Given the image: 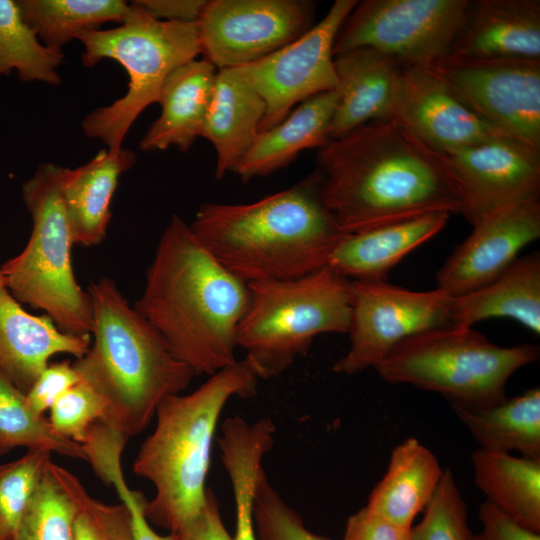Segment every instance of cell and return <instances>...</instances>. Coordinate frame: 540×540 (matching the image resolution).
<instances>
[{
  "instance_id": "obj_1",
  "label": "cell",
  "mask_w": 540,
  "mask_h": 540,
  "mask_svg": "<svg viewBox=\"0 0 540 540\" xmlns=\"http://www.w3.org/2000/svg\"><path fill=\"white\" fill-rule=\"evenodd\" d=\"M318 164L323 202L346 234L429 213H466L446 156L396 119L328 141Z\"/></svg>"
},
{
  "instance_id": "obj_2",
  "label": "cell",
  "mask_w": 540,
  "mask_h": 540,
  "mask_svg": "<svg viewBox=\"0 0 540 540\" xmlns=\"http://www.w3.org/2000/svg\"><path fill=\"white\" fill-rule=\"evenodd\" d=\"M246 281L228 270L173 214L147 268L135 310L194 375L210 376L238 360L236 334L248 309Z\"/></svg>"
},
{
  "instance_id": "obj_3",
  "label": "cell",
  "mask_w": 540,
  "mask_h": 540,
  "mask_svg": "<svg viewBox=\"0 0 540 540\" xmlns=\"http://www.w3.org/2000/svg\"><path fill=\"white\" fill-rule=\"evenodd\" d=\"M189 225L203 246L247 283L295 279L327 266L346 235L323 202L318 169L252 203H204Z\"/></svg>"
},
{
  "instance_id": "obj_4",
  "label": "cell",
  "mask_w": 540,
  "mask_h": 540,
  "mask_svg": "<svg viewBox=\"0 0 540 540\" xmlns=\"http://www.w3.org/2000/svg\"><path fill=\"white\" fill-rule=\"evenodd\" d=\"M258 381L243 358L208 376L194 391L170 395L158 405L155 428L132 466L155 490L144 510L151 525L176 533L202 511L222 412L233 398L253 397Z\"/></svg>"
},
{
  "instance_id": "obj_5",
  "label": "cell",
  "mask_w": 540,
  "mask_h": 540,
  "mask_svg": "<svg viewBox=\"0 0 540 540\" xmlns=\"http://www.w3.org/2000/svg\"><path fill=\"white\" fill-rule=\"evenodd\" d=\"M87 292L93 340L73 365L107 403L101 422L129 439L147 427L163 399L184 391L195 375L113 279L102 277Z\"/></svg>"
},
{
  "instance_id": "obj_6",
  "label": "cell",
  "mask_w": 540,
  "mask_h": 540,
  "mask_svg": "<svg viewBox=\"0 0 540 540\" xmlns=\"http://www.w3.org/2000/svg\"><path fill=\"white\" fill-rule=\"evenodd\" d=\"M248 285L250 303L236 342L259 379L285 372L316 336L349 330L348 279L328 265L299 278Z\"/></svg>"
},
{
  "instance_id": "obj_7",
  "label": "cell",
  "mask_w": 540,
  "mask_h": 540,
  "mask_svg": "<svg viewBox=\"0 0 540 540\" xmlns=\"http://www.w3.org/2000/svg\"><path fill=\"white\" fill-rule=\"evenodd\" d=\"M131 4L134 11L123 24L85 31L77 38L84 48V66L112 59L129 76L127 91L121 98L92 110L82 121L84 135L101 140L109 149L122 147L138 116L157 102L168 76L201 54L197 22L158 20L133 1Z\"/></svg>"
},
{
  "instance_id": "obj_8",
  "label": "cell",
  "mask_w": 540,
  "mask_h": 540,
  "mask_svg": "<svg viewBox=\"0 0 540 540\" xmlns=\"http://www.w3.org/2000/svg\"><path fill=\"white\" fill-rule=\"evenodd\" d=\"M64 170L45 162L23 183L31 235L24 249L0 269L8 291L20 303L43 310L64 333L91 335L90 296L72 267L74 243L61 195Z\"/></svg>"
},
{
  "instance_id": "obj_9",
  "label": "cell",
  "mask_w": 540,
  "mask_h": 540,
  "mask_svg": "<svg viewBox=\"0 0 540 540\" xmlns=\"http://www.w3.org/2000/svg\"><path fill=\"white\" fill-rule=\"evenodd\" d=\"M538 357L535 345L502 347L472 327H447L407 339L374 369L391 384L441 394L451 407L485 408L507 399L508 379Z\"/></svg>"
},
{
  "instance_id": "obj_10",
  "label": "cell",
  "mask_w": 540,
  "mask_h": 540,
  "mask_svg": "<svg viewBox=\"0 0 540 540\" xmlns=\"http://www.w3.org/2000/svg\"><path fill=\"white\" fill-rule=\"evenodd\" d=\"M471 0H365L343 21L334 56L371 48L404 68L430 69L446 57L461 30Z\"/></svg>"
},
{
  "instance_id": "obj_11",
  "label": "cell",
  "mask_w": 540,
  "mask_h": 540,
  "mask_svg": "<svg viewBox=\"0 0 540 540\" xmlns=\"http://www.w3.org/2000/svg\"><path fill=\"white\" fill-rule=\"evenodd\" d=\"M350 346L334 362L338 374L375 368L399 344L416 335L454 326L453 296L439 290L412 291L385 281L348 279Z\"/></svg>"
},
{
  "instance_id": "obj_12",
  "label": "cell",
  "mask_w": 540,
  "mask_h": 540,
  "mask_svg": "<svg viewBox=\"0 0 540 540\" xmlns=\"http://www.w3.org/2000/svg\"><path fill=\"white\" fill-rule=\"evenodd\" d=\"M430 69L486 123L540 148V60L448 54Z\"/></svg>"
},
{
  "instance_id": "obj_13",
  "label": "cell",
  "mask_w": 540,
  "mask_h": 540,
  "mask_svg": "<svg viewBox=\"0 0 540 540\" xmlns=\"http://www.w3.org/2000/svg\"><path fill=\"white\" fill-rule=\"evenodd\" d=\"M357 2L336 0L299 38L255 62L233 67L265 103L259 132L282 122L301 102L337 88L334 43Z\"/></svg>"
},
{
  "instance_id": "obj_14",
  "label": "cell",
  "mask_w": 540,
  "mask_h": 540,
  "mask_svg": "<svg viewBox=\"0 0 540 540\" xmlns=\"http://www.w3.org/2000/svg\"><path fill=\"white\" fill-rule=\"evenodd\" d=\"M309 0H210L197 21L203 58L218 70L255 62L312 28Z\"/></svg>"
},
{
  "instance_id": "obj_15",
  "label": "cell",
  "mask_w": 540,
  "mask_h": 540,
  "mask_svg": "<svg viewBox=\"0 0 540 540\" xmlns=\"http://www.w3.org/2000/svg\"><path fill=\"white\" fill-rule=\"evenodd\" d=\"M444 155L472 225L501 208L540 199V148L500 136Z\"/></svg>"
},
{
  "instance_id": "obj_16",
  "label": "cell",
  "mask_w": 540,
  "mask_h": 540,
  "mask_svg": "<svg viewBox=\"0 0 540 540\" xmlns=\"http://www.w3.org/2000/svg\"><path fill=\"white\" fill-rule=\"evenodd\" d=\"M540 237V199L491 212L473 224V231L436 275L437 289L461 296L501 276L528 244Z\"/></svg>"
},
{
  "instance_id": "obj_17",
  "label": "cell",
  "mask_w": 540,
  "mask_h": 540,
  "mask_svg": "<svg viewBox=\"0 0 540 540\" xmlns=\"http://www.w3.org/2000/svg\"><path fill=\"white\" fill-rule=\"evenodd\" d=\"M395 119L443 154L507 136L477 116L427 68H405L403 94Z\"/></svg>"
},
{
  "instance_id": "obj_18",
  "label": "cell",
  "mask_w": 540,
  "mask_h": 540,
  "mask_svg": "<svg viewBox=\"0 0 540 540\" xmlns=\"http://www.w3.org/2000/svg\"><path fill=\"white\" fill-rule=\"evenodd\" d=\"M339 98L330 140L370 122L396 118L404 88L405 68L371 48L334 56Z\"/></svg>"
},
{
  "instance_id": "obj_19",
  "label": "cell",
  "mask_w": 540,
  "mask_h": 540,
  "mask_svg": "<svg viewBox=\"0 0 540 540\" xmlns=\"http://www.w3.org/2000/svg\"><path fill=\"white\" fill-rule=\"evenodd\" d=\"M91 335L62 332L45 315H33L8 291L0 288V373L27 393L56 354L83 357Z\"/></svg>"
},
{
  "instance_id": "obj_20",
  "label": "cell",
  "mask_w": 540,
  "mask_h": 540,
  "mask_svg": "<svg viewBox=\"0 0 540 540\" xmlns=\"http://www.w3.org/2000/svg\"><path fill=\"white\" fill-rule=\"evenodd\" d=\"M449 54L540 60V1H471Z\"/></svg>"
},
{
  "instance_id": "obj_21",
  "label": "cell",
  "mask_w": 540,
  "mask_h": 540,
  "mask_svg": "<svg viewBox=\"0 0 540 540\" xmlns=\"http://www.w3.org/2000/svg\"><path fill=\"white\" fill-rule=\"evenodd\" d=\"M450 214L429 213L346 234L327 265L349 280L385 281L388 272L446 225Z\"/></svg>"
},
{
  "instance_id": "obj_22",
  "label": "cell",
  "mask_w": 540,
  "mask_h": 540,
  "mask_svg": "<svg viewBox=\"0 0 540 540\" xmlns=\"http://www.w3.org/2000/svg\"><path fill=\"white\" fill-rule=\"evenodd\" d=\"M136 159L135 152L123 146L105 148L85 164L65 168L61 195L74 244L90 247L105 239L119 178Z\"/></svg>"
},
{
  "instance_id": "obj_23",
  "label": "cell",
  "mask_w": 540,
  "mask_h": 540,
  "mask_svg": "<svg viewBox=\"0 0 540 540\" xmlns=\"http://www.w3.org/2000/svg\"><path fill=\"white\" fill-rule=\"evenodd\" d=\"M217 72L209 61L197 58L168 76L157 100L161 113L139 143L143 151H162L170 146L188 151L192 147L201 136Z\"/></svg>"
},
{
  "instance_id": "obj_24",
  "label": "cell",
  "mask_w": 540,
  "mask_h": 540,
  "mask_svg": "<svg viewBox=\"0 0 540 540\" xmlns=\"http://www.w3.org/2000/svg\"><path fill=\"white\" fill-rule=\"evenodd\" d=\"M338 98L336 89L317 94L297 105L279 124L258 132L233 173L244 182L265 177L289 165L302 151L324 146L330 141Z\"/></svg>"
},
{
  "instance_id": "obj_25",
  "label": "cell",
  "mask_w": 540,
  "mask_h": 540,
  "mask_svg": "<svg viewBox=\"0 0 540 540\" xmlns=\"http://www.w3.org/2000/svg\"><path fill=\"white\" fill-rule=\"evenodd\" d=\"M264 115V101L234 68L218 70L201 133L216 152V179L233 173L258 134Z\"/></svg>"
},
{
  "instance_id": "obj_26",
  "label": "cell",
  "mask_w": 540,
  "mask_h": 540,
  "mask_svg": "<svg viewBox=\"0 0 540 540\" xmlns=\"http://www.w3.org/2000/svg\"><path fill=\"white\" fill-rule=\"evenodd\" d=\"M444 470L436 456L416 438H406L391 452L383 478L366 507L384 519L411 528L433 497Z\"/></svg>"
},
{
  "instance_id": "obj_27",
  "label": "cell",
  "mask_w": 540,
  "mask_h": 540,
  "mask_svg": "<svg viewBox=\"0 0 540 540\" xmlns=\"http://www.w3.org/2000/svg\"><path fill=\"white\" fill-rule=\"evenodd\" d=\"M454 326L471 327L489 318H510L540 334V254L519 257L497 279L453 296Z\"/></svg>"
},
{
  "instance_id": "obj_28",
  "label": "cell",
  "mask_w": 540,
  "mask_h": 540,
  "mask_svg": "<svg viewBox=\"0 0 540 540\" xmlns=\"http://www.w3.org/2000/svg\"><path fill=\"white\" fill-rule=\"evenodd\" d=\"M474 482L487 501L520 526L540 534V458L478 448Z\"/></svg>"
},
{
  "instance_id": "obj_29",
  "label": "cell",
  "mask_w": 540,
  "mask_h": 540,
  "mask_svg": "<svg viewBox=\"0 0 540 540\" xmlns=\"http://www.w3.org/2000/svg\"><path fill=\"white\" fill-rule=\"evenodd\" d=\"M479 448L540 458V389L485 408L452 407Z\"/></svg>"
},
{
  "instance_id": "obj_30",
  "label": "cell",
  "mask_w": 540,
  "mask_h": 540,
  "mask_svg": "<svg viewBox=\"0 0 540 540\" xmlns=\"http://www.w3.org/2000/svg\"><path fill=\"white\" fill-rule=\"evenodd\" d=\"M17 4L40 41L58 51L82 32L107 22L123 24L134 11L123 0H18Z\"/></svg>"
},
{
  "instance_id": "obj_31",
  "label": "cell",
  "mask_w": 540,
  "mask_h": 540,
  "mask_svg": "<svg viewBox=\"0 0 540 540\" xmlns=\"http://www.w3.org/2000/svg\"><path fill=\"white\" fill-rule=\"evenodd\" d=\"M85 490L76 475L51 460L11 540H74Z\"/></svg>"
},
{
  "instance_id": "obj_32",
  "label": "cell",
  "mask_w": 540,
  "mask_h": 540,
  "mask_svg": "<svg viewBox=\"0 0 540 540\" xmlns=\"http://www.w3.org/2000/svg\"><path fill=\"white\" fill-rule=\"evenodd\" d=\"M64 54L44 45L24 21L17 1L0 0V77L16 71L23 82L61 85Z\"/></svg>"
},
{
  "instance_id": "obj_33",
  "label": "cell",
  "mask_w": 540,
  "mask_h": 540,
  "mask_svg": "<svg viewBox=\"0 0 540 540\" xmlns=\"http://www.w3.org/2000/svg\"><path fill=\"white\" fill-rule=\"evenodd\" d=\"M20 447L87 461L83 446L58 434L44 415L29 407L25 393L0 373V456Z\"/></svg>"
},
{
  "instance_id": "obj_34",
  "label": "cell",
  "mask_w": 540,
  "mask_h": 540,
  "mask_svg": "<svg viewBox=\"0 0 540 540\" xmlns=\"http://www.w3.org/2000/svg\"><path fill=\"white\" fill-rule=\"evenodd\" d=\"M218 447L235 501L236 527L232 540H257L254 503L264 473L262 463L270 446L257 434L238 432L223 438Z\"/></svg>"
},
{
  "instance_id": "obj_35",
  "label": "cell",
  "mask_w": 540,
  "mask_h": 540,
  "mask_svg": "<svg viewBox=\"0 0 540 540\" xmlns=\"http://www.w3.org/2000/svg\"><path fill=\"white\" fill-rule=\"evenodd\" d=\"M51 455L44 449H29L22 457L0 464V540L12 539Z\"/></svg>"
},
{
  "instance_id": "obj_36",
  "label": "cell",
  "mask_w": 540,
  "mask_h": 540,
  "mask_svg": "<svg viewBox=\"0 0 540 540\" xmlns=\"http://www.w3.org/2000/svg\"><path fill=\"white\" fill-rule=\"evenodd\" d=\"M466 503L453 473L444 469L420 522L410 528V540H472Z\"/></svg>"
},
{
  "instance_id": "obj_37",
  "label": "cell",
  "mask_w": 540,
  "mask_h": 540,
  "mask_svg": "<svg viewBox=\"0 0 540 540\" xmlns=\"http://www.w3.org/2000/svg\"><path fill=\"white\" fill-rule=\"evenodd\" d=\"M254 525L257 540H328L305 526L299 514L272 486L265 472L255 497Z\"/></svg>"
},
{
  "instance_id": "obj_38",
  "label": "cell",
  "mask_w": 540,
  "mask_h": 540,
  "mask_svg": "<svg viewBox=\"0 0 540 540\" xmlns=\"http://www.w3.org/2000/svg\"><path fill=\"white\" fill-rule=\"evenodd\" d=\"M106 410L104 397L82 379L53 404L48 420L58 434L82 445L89 429L104 418Z\"/></svg>"
},
{
  "instance_id": "obj_39",
  "label": "cell",
  "mask_w": 540,
  "mask_h": 540,
  "mask_svg": "<svg viewBox=\"0 0 540 540\" xmlns=\"http://www.w3.org/2000/svg\"><path fill=\"white\" fill-rule=\"evenodd\" d=\"M74 540H135L132 517L123 502L109 504L82 494Z\"/></svg>"
},
{
  "instance_id": "obj_40",
  "label": "cell",
  "mask_w": 540,
  "mask_h": 540,
  "mask_svg": "<svg viewBox=\"0 0 540 540\" xmlns=\"http://www.w3.org/2000/svg\"><path fill=\"white\" fill-rule=\"evenodd\" d=\"M82 380L70 361L48 364L25 394L29 407L44 415L70 388Z\"/></svg>"
},
{
  "instance_id": "obj_41",
  "label": "cell",
  "mask_w": 540,
  "mask_h": 540,
  "mask_svg": "<svg viewBox=\"0 0 540 540\" xmlns=\"http://www.w3.org/2000/svg\"><path fill=\"white\" fill-rule=\"evenodd\" d=\"M343 540H410V528L396 525L364 506L347 519Z\"/></svg>"
},
{
  "instance_id": "obj_42",
  "label": "cell",
  "mask_w": 540,
  "mask_h": 540,
  "mask_svg": "<svg viewBox=\"0 0 540 540\" xmlns=\"http://www.w3.org/2000/svg\"><path fill=\"white\" fill-rule=\"evenodd\" d=\"M108 485L114 486L121 502L125 503L130 510L135 540H176L175 533L161 535L153 529L144 513L147 500L141 492L128 487L121 467L109 475Z\"/></svg>"
},
{
  "instance_id": "obj_43",
  "label": "cell",
  "mask_w": 540,
  "mask_h": 540,
  "mask_svg": "<svg viewBox=\"0 0 540 540\" xmlns=\"http://www.w3.org/2000/svg\"><path fill=\"white\" fill-rule=\"evenodd\" d=\"M478 514L482 529L473 534L472 540H540L539 533L520 526L487 500Z\"/></svg>"
},
{
  "instance_id": "obj_44",
  "label": "cell",
  "mask_w": 540,
  "mask_h": 540,
  "mask_svg": "<svg viewBox=\"0 0 540 540\" xmlns=\"http://www.w3.org/2000/svg\"><path fill=\"white\" fill-rule=\"evenodd\" d=\"M176 534V540H232L223 522L214 491L209 488L202 511Z\"/></svg>"
},
{
  "instance_id": "obj_45",
  "label": "cell",
  "mask_w": 540,
  "mask_h": 540,
  "mask_svg": "<svg viewBox=\"0 0 540 540\" xmlns=\"http://www.w3.org/2000/svg\"><path fill=\"white\" fill-rule=\"evenodd\" d=\"M133 2L158 20L197 22L208 0H138Z\"/></svg>"
},
{
  "instance_id": "obj_46",
  "label": "cell",
  "mask_w": 540,
  "mask_h": 540,
  "mask_svg": "<svg viewBox=\"0 0 540 540\" xmlns=\"http://www.w3.org/2000/svg\"><path fill=\"white\" fill-rule=\"evenodd\" d=\"M1 287H6V281H5V278H4V276H3L2 271H1V269H0V288H1Z\"/></svg>"
}]
</instances>
